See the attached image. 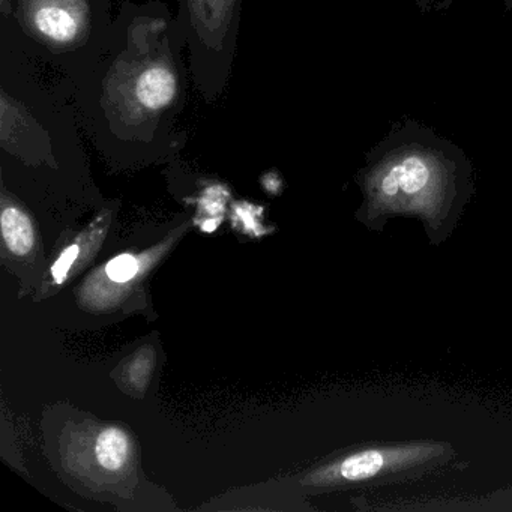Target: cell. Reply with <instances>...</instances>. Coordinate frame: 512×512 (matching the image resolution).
<instances>
[{"label":"cell","instance_id":"7a4b0ae2","mask_svg":"<svg viewBox=\"0 0 512 512\" xmlns=\"http://www.w3.org/2000/svg\"><path fill=\"white\" fill-rule=\"evenodd\" d=\"M457 458L451 442L436 439L368 443L317 467L305 482L314 488L383 487L424 478Z\"/></svg>","mask_w":512,"mask_h":512},{"label":"cell","instance_id":"6da1fadb","mask_svg":"<svg viewBox=\"0 0 512 512\" xmlns=\"http://www.w3.org/2000/svg\"><path fill=\"white\" fill-rule=\"evenodd\" d=\"M356 220L374 233L394 218H416L430 247L445 244L476 194L466 152L421 122L404 119L373 146L359 170Z\"/></svg>","mask_w":512,"mask_h":512},{"label":"cell","instance_id":"5b68a950","mask_svg":"<svg viewBox=\"0 0 512 512\" xmlns=\"http://www.w3.org/2000/svg\"><path fill=\"white\" fill-rule=\"evenodd\" d=\"M131 440L121 428L109 427L98 434L95 457L103 469L118 472L130 460Z\"/></svg>","mask_w":512,"mask_h":512},{"label":"cell","instance_id":"277c9868","mask_svg":"<svg viewBox=\"0 0 512 512\" xmlns=\"http://www.w3.org/2000/svg\"><path fill=\"white\" fill-rule=\"evenodd\" d=\"M2 236L14 256H26L35 245L31 218L16 206H4L2 209Z\"/></svg>","mask_w":512,"mask_h":512},{"label":"cell","instance_id":"8992f818","mask_svg":"<svg viewBox=\"0 0 512 512\" xmlns=\"http://www.w3.org/2000/svg\"><path fill=\"white\" fill-rule=\"evenodd\" d=\"M34 23L38 31L50 40L67 41L73 40L77 35V20L71 16L70 11L56 5H43L34 14Z\"/></svg>","mask_w":512,"mask_h":512},{"label":"cell","instance_id":"52a82bcc","mask_svg":"<svg viewBox=\"0 0 512 512\" xmlns=\"http://www.w3.org/2000/svg\"><path fill=\"white\" fill-rule=\"evenodd\" d=\"M137 272H139V262L131 254H121L110 260L106 266L107 277L115 283H127L136 277Z\"/></svg>","mask_w":512,"mask_h":512},{"label":"cell","instance_id":"ba28073f","mask_svg":"<svg viewBox=\"0 0 512 512\" xmlns=\"http://www.w3.org/2000/svg\"><path fill=\"white\" fill-rule=\"evenodd\" d=\"M77 257H79V247H77V245H71V247L65 248V250L62 251L61 256L58 257V260H56L52 268V275L56 283H64Z\"/></svg>","mask_w":512,"mask_h":512},{"label":"cell","instance_id":"9c48e42d","mask_svg":"<svg viewBox=\"0 0 512 512\" xmlns=\"http://www.w3.org/2000/svg\"><path fill=\"white\" fill-rule=\"evenodd\" d=\"M454 0H415V5L421 13H433V11H445L451 7ZM506 11L512 10V0H503Z\"/></svg>","mask_w":512,"mask_h":512},{"label":"cell","instance_id":"3957f363","mask_svg":"<svg viewBox=\"0 0 512 512\" xmlns=\"http://www.w3.org/2000/svg\"><path fill=\"white\" fill-rule=\"evenodd\" d=\"M176 95V79L172 71L154 67L142 73L137 80L136 98L140 106L160 110L169 106Z\"/></svg>","mask_w":512,"mask_h":512}]
</instances>
